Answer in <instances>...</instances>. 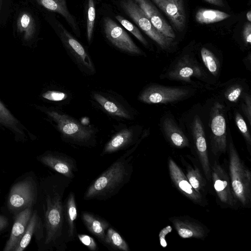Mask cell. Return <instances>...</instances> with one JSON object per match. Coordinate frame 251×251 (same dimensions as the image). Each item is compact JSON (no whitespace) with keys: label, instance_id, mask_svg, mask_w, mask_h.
Instances as JSON below:
<instances>
[{"label":"cell","instance_id":"1","mask_svg":"<svg viewBox=\"0 0 251 251\" xmlns=\"http://www.w3.org/2000/svg\"><path fill=\"white\" fill-rule=\"evenodd\" d=\"M119 158L96 179L84 195L85 200H106L118 193L129 180L132 166L129 158Z\"/></svg>","mask_w":251,"mask_h":251},{"label":"cell","instance_id":"2","mask_svg":"<svg viewBox=\"0 0 251 251\" xmlns=\"http://www.w3.org/2000/svg\"><path fill=\"white\" fill-rule=\"evenodd\" d=\"M44 112L65 142L87 147L96 146L97 131L92 126L85 125L60 110L47 109Z\"/></svg>","mask_w":251,"mask_h":251},{"label":"cell","instance_id":"3","mask_svg":"<svg viewBox=\"0 0 251 251\" xmlns=\"http://www.w3.org/2000/svg\"><path fill=\"white\" fill-rule=\"evenodd\" d=\"M65 181L62 184L55 185L51 192L46 196V209L45 213V226L46 235L45 244L55 245L61 243L64 245L63 235V224L64 205L62 198L66 188Z\"/></svg>","mask_w":251,"mask_h":251},{"label":"cell","instance_id":"4","mask_svg":"<svg viewBox=\"0 0 251 251\" xmlns=\"http://www.w3.org/2000/svg\"><path fill=\"white\" fill-rule=\"evenodd\" d=\"M229 174L231 188L235 200L247 206L251 200V173L244 165L228 134Z\"/></svg>","mask_w":251,"mask_h":251},{"label":"cell","instance_id":"5","mask_svg":"<svg viewBox=\"0 0 251 251\" xmlns=\"http://www.w3.org/2000/svg\"><path fill=\"white\" fill-rule=\"evenodd\" d=\"M90 97L97 107L113 118L131 121L136 117V110L123 97L112 91L94 90Z\"/></svg>","mask_w":251,"mask_h":251},{"label":"cell","instance_id":"6","mask_svg":"<svg viewBox=\"0 0 251 251\" xmlns=\"http://www.w3.org/2000/svg\"><path fill=\"white\" fill-rule=\"evenodd\" d=\"M195 92V89L191 87L168 86L152 83L142 90L138 100L148 104H168L184 100Z\"/></svg>","mask_w":251,"mask_h":251},{"label":"cell","instance_id":"7","mask_svg":"<svg viewBox=\"0 0 251 251\" xmlns=\"http://www.w3.org/2000/svg\"><path fill=\"white\" fill-rule=\"evenodd\" d=\"M208 73L200 63L189 54L177 58L169 66L161 78L192 84V77L209 82Z\"/></svg>","mask_w":251,"mask_h":251},{"label":"cell","instance_id":"8","mask_svg":"<svg viewBox=\"0 0 251 251\" xmlns=\"http://www.w3.org/2000/svg\"><path fill=\"white\" fill-rule=\"evenodd\" d=\"M226 107L215 101L210 109L208 128L211 151L215 155L224 153L227 146Z\"/></svg>","mask_w":251,"mask_h":251},{"label":"cell","instance_id":"9","mask_svg":"<svg viewBox=\"0 0 251 251\" xmlns=\"http://www.w3.org/2000/svg\"><path fill=\"white\" fill-rule=\"evenodd\" d=\"M120 5L138 26L162 49L168 50L170 48L174 39L165 36L158 31L136 2L133 0H122Z\"/></svg>","mask_w":251,"mask_h":251},{"label":"cell","instance_id":"10","mask_svg":"<svg viewBox=\"0 0 251 251\" xmlns=\"http://www.w3.org/2000/svg\"><path fill=\"white\" fill-rule=\"evenodd\" d=\"M57 30L64 46L80 71L87 75L96 73L94 64L83 46L58 23Z\"/></svg>","mask_w":251,"mask_h":251},{"label":"cell","instance_id":"11","mask_svg":"<svg viewBox=\"0 0 251 251\" xmlns=\"http://www.w3.org/2000/svg\"><path fill=\"white\" fill-rule=\"evenodd\" d=\"M37 187L35 182L29 178L19 181L10 189L7 206L12 212L22 211L32 207L36 200Z\"/></svg>","mask_w":251,"mask_h":251},{"label":"cell","instance_id":"12","mask_svg":"<svg viewBox=\"0 0 251 251\" xmlns=\"http://www.w3.org/2000/svg\"><path fill=\"white\" fill-rule=\"evenodd\" d=\"M190 130L196 153L206 179L211 180L210 163L205 127L201 117L196 114L190 124Z\"/></svg>","mask_w":251,"mask_h":251},{"label":"cell","instance_id":"13","mask_svg":"<svg viewBox=\"0 0 251 251\" xmlns=\"http://www.w3.org/2000/svg\"><path fill=\"white\" fill-rule=\"evenodd\" d=\"M103 28L107 39L119 50L132 55L143 54L126 32L109 17L104 18Z\"/></svg>","mask_w":251,"mask_h":251},{"label":"cell","instance_id":"14","mask_svg":"<svg viewBox=\"0 0 251 251\" xmlns=\"http://www.w3.org/2000/svg\"><path fill=\"white\" fill-rule=\"evenodd\" d=\"M211 178L216 195L223 204L232 206L235 202L232 192L229 176L216 160L211 166Z\"/></svg>","mask_w":251,"mask_h":251},{"label":"cell","instance_id":"15","mask_svg":"<svg viewBox=\"0 0 251 251\" xmlns=\"http://www.w3.org/2000/svg\"><path fill=\"white\" fill-rule=\"evenodd\" d=\"M141 129L142 127L138 125L122 128L106 143L101 156L117 152L135 144L140 136Z\"/></svg>","mask_w":251,"mask_h":251},{"label":"cell","instance_id":"16","mask_svg":"<svg viewBox=\"0 0 251 251\" xmlns=\"http://www.w3.org/2000/svg\"><path fill=\"white\" fill-rule=\"evenodd\" d=\"M46 166L68 178H73L77 171L76 161L68 155L57 152L46 153L38 157Z\"/></svg>","mask_w":251,"mask_h":251},{"label":"cell","instance_id":"17","mask_svg":"<svg viewBox=\"0 0 251 251\" xmlns=\"http://www.w3.org/2000/svg\"><path fill=\"white\" fill-rule=\"evenodd\" d=\"M168 170L172 181L179 192L194 203L201 205H205L203 196L193 189L186 175L171 158L168 160Z\"/></svg>","mask_w":251,"mask_h":251},{"label":"cell","instance_id":"18","mask_svg":"<svg viewBox=\"0 0 251 251\" xmlns=\"http://www.w3.org/2000/svg\"><path fill=\"white\" fill-rule=\"evenodd\" d=\"M161 127L165 137L172 146L179 149L189 147L188 138L172 116H164L161 120Z\"/></svg>","mask_w":251,"mask_h":251},{"label":"cell","instance_id":"19","mask_svg":"<svg viewBox=\"0 0 251 251\" xmlns=\"http://www.w3.org/2000/svg\"><path fill=\"white\" fill-rule=\"evenodd\" d=\"M170 19L176 29L182 31L185 26L186 16L182 0H151Z\"/></svg>","mask_w":251,"mask_h":251},{"label":"cell","instance_id":"20","mask_svg":"<svg viewBox=\"0 0 251 251\" xmlns=\"http://www.w3.org/2000/svg\"><path fill=\"white\" fill-rule=\"evenodd\" d=\"M32 213V207H29L16 215L10 237L3 249L4 251H14L25 231Z\"/></svg>","mask_w":251,"mask_h":251},{"label":"cell","instance_id":"21","mask_svg":"<svg viewBox=\"0 0 251 251\" xmlns=\"http://www.w3.org/2000/svg\"><path fill=\"white\" fill-rule=\"evenodd\" d=\"M182 238H203L207 232V229L196 222L184 217H174L169 219Z\"/></svg>","mask_w":251,"mask_h":251},{"label":"cell","instance_id":"22","mask_svg":"<svg viewBox=\"0 0 251 251\" xmlns=\"http://www.w3.org/2000/svg\"><path fill=\"white\" fill-rule=\"evenodd\" d=\"M146 14L153 26L162 34L173 39L176 37L172 26L156 7L148 0H134Z\"/></svg>","mask_w":251,"mask_h":251},{"label":"cell","instance_id":"23","mask_svg":"<svg viewBox=\"0 0 251 251\" xmlns=\"http://www.w3.org/2000/svg\"><path fill=\"white\" fill-rule=\"evenodd\" d=\"M81 216L87 229L104 244L105 233L109 227V223L100 217L89 212H82Z\"/></svg>","mask_w":251,"mask_h":251},{"label":"cell","instance_id":"24","mask_svg":"<svg viewBox=\"0 0 251 251\" xmlns=\"http://www.w3.org/2000/svg\"><path fill=\"white\" fill-rule=\"evenodd\" d=\"M40 6L49 11L56 12L61 15L67 20L74 32H78V27L75 19L70 13L65 0H35Z\"/></svg>","mask_w":251,"mask_h":251},{"label":"cell","instance_id":"25","mask_svg":"<svg viewBox=\"0 0 251 251\" xmlns=\"http://www.w3.org/2000/svg\"><path fill=\"white\" fill-rule=\"evenodd\" d=\"M17 30L25 41H29L35 36L36 26L35 20L27 11L21 12L16 21Z\"/></svg>","mask_w":251,"mask_h":251},{"label":"cell","instance_id":"26","mask_svg":"<svg viewBox=\"0 0 251 251\" xmlns=\"http://www.w3.org/2000/svg\"><path fill=\"white\" fill-rule=\"evenodd\" d=\"M64 213L67 225V239L69 241L74 240L75 238V221L77 215L75 196L73 192H70L67 198L66 203L64 204Z\"/></svg>","mask_w":251,"mask_h":251},{"label":"cell","instance_id":"27","mask_svg":"<svg viewBox=\"0 0 251 251\" xmlns=\"http://www.w3.org/2000/svg\"><path fill=\"white\" fill-rule=\"evenodd\" d=\"M200 56L204 68L207 72L215 77H219L221 64L216 55L207 48L202 47L200 50Z\"/></svg>","mask_w":251,"mask_h":251},{"label":"cell","instance_id":"28","mask_svg":"<svg viewBox=\"0 0 251 251\" xmlns=\"http://www.w3.org/2000/svg\"><path fill=\"white\" fill-rule=\"evenodd\" d=\"M246 89V86L243 82L236 80L225 86L222 91V96L224 100L228 103L236 104L240 101L243 95L247 92Z\"/></svg>","mask_w":251,"mask_h":251},{"label":"cell","instance_id":"29","mask_svg":"<svg viewBox=\"0 0 251 251\" xmlns=\"http://www.w3.org/2000/svg\"><path fill=\"white\" fill-rule=\"evenodd\" d=\"M230 15L224 12L214 9H201L195 15L196 21L201 24H210L223 21Z\"/></svg>","mask_w":251,"mask_h":251},{"label":"cell","instance_id":"30","mask_svg":"<svg viewBox=\"0 0 251 251\" xmlns=\"http://www.w3.org/2000/svg\"><path fill=\"white\" fill-rule=\"evenodd\" d=\"M40 222L36 211H34L22 238L14 251H22L26 248L31 241L32 235L39 227Z\"/></svg>","mask_w":251,"mask_h":251},{"label":"cell","instance_id":"31","mask_svg":"<svg viewBox=\"0 0 251 251\" xmlns=\"http://www.w3.org/2000/svg\"><path fill=\"white\" fill-rule=\"evenodd\" d=\"M186 168V176L193 189L199 194L202 195L205 192V181L197 167H192L185 163Z\"/></svg>","mask_w":251,"mask_h":251},{"label":"cell","instance_id":"32","mask_svg":"<svg viewBox=\"0 0 251 251\" xmlns=\"http://www.w3.org/2000/svg\"><path fill=\"white\" fill-rule=\"evenodd\" d=\"M0 124L15 133L23 134L19 122L0 100Z\"/></svg>","mask_w":251,"mask_h":251},{"label":"cell","instance_id":"33","mask_svg":"<svg viewBox=\"0 0 251 251\" xmlns=\"http://www.w3.org/2000/svg\"><path fill=\"white\" fill-rule=\"evenodd\" d=\"M104 244L111 248L123 251H129V248L124 239L112 227H109L105 233Z\"/></svg>","mask_w":251,"mask_h":251},{"label":"cell","instance_id":"34","mask_svg":"<svg viewBox=\"0 0 251 251\" xmlns=\"http://www.w3.org/2000/svg\"><path fill=\"white\" fill-rule=\"evenodd\" d=\"M234 119L235 125L244 138L249 151H250L251 147V135L246 122L241 114L236 110L234 112Z\"/></svg>","mask_w":251,"mask_h":251},{"label":"cell","instance_id":"35","mask_svg":"<svg viewBox=\"0 0 251 251\" xmlns=\"http://www.w3.org/2000/svg\"><path fill=\"white\" fill-rule=\"evenodd\" d=\"M42 97L49 101L65 103L69 101L70 96L68 92L63 90H51L43 93Z\"/></svg>","mask_w":251,"mask_h":251},{"label":"cell","instance_id":"36","mask_svg":"<svg viewBox=\"0 0 251 251\" xmlns=\"http://www.w3.org/2000/svg\"><path fill=\"white\" fill-rule=\"evenodd\" d=\"M115 18L125 28L130 31L143 45L146 47L148 46V42L135 25L120 15H117Z\"/></svg>","mask_w":251,"mask_h":251},{"label":"cell","instance_id":"37","mask_svg":"<svg viewBox=\"0 0 251 251\" xmlns=\"http://www.w3.org/2000/svg\"><path fill=\"white\" fill-rule=\"evenodd\" d=\"M96 17V10L94 0H88L87 17V36L89 42L91 40Z\"/></svg>","mask_w":251,"mask_h":251},{"label":"cell","instance_id":"38","mask_svg":"<svg viewBox=\"0 0 251 251\" xmlns=\"http://www.w3.org/2000/svg\"><path fill=\"white\" fill-rule=\"evenodd\" d=\"M241 108L244 116L247 118L249 125L251 126V95L246 92L242 96L240 101Z\"/></svg>","mask_w":251,"mask_h":251},{"label":"cell","instance_id":"39","mask_svg":"<svg viewBox=\"0 0 251 251\" xmlns=\"http://www.w3.org/2000/svg\"><path fill=\"white\" fill-rule=\"evenodd\" d=\"M77 237L79 241L91 251H96L98 246L95 239L92 237L82 234H78Z\"/></svg>","mask_w":251,"mask_h":251},{"label":"cell","instance_id":"40","mask_svg":"<svg viewBox=\"0 0 251 251\" xmlns=\"http://www.w3.org/2000/svg\"><path fill=\"white\" fill-rule=\"evenodd\" d=\"M172 227L171 226H167L163 228L159 232V239L160 244L163 248H166L167 246V243L166 240V237L167 234L171 232Z\"/></svg>","mask_w":251,"mask_h":251},{"label":"cell","instance_id":"41","mask_svg":"<svg viewBox=\"0 0 251 251\" xmlns=\"http://www.w3.org/2000/svg\"><path fill=\"white\" fill-rule=\"evenodd\" d=\"M243 36L244 41L247 45L251 44V24L247 23L244 28L243 31Z\"/></svg>","mask_w":251,"mask_h":251},{"label":"cell","instance_id":"42","mask_svg":"<svg viewBox=\"0 0 251 251\" xmlns=\"http://www.w3.org/2000/svg\"><path fill=\"white\" fill-rule=\"evenodd\" d=\"M8 225V219L3 215H0V231L5 228Z\"/></svg>","mask_w":251,"mask_h":251},{"label":"cell","instance_id":"43","mask_svg":"<svg viewBox=\"0 0 251 251\" xmlns=\"http://www.w3.org/2000/svg\"><path fill=\"white\" fill-rule=\"evenodd\" d=\"M207 2L218 6H223L224 2L222 0H204Z\"/></svg>","mask_w":251,"mask_h":251},{"label":"cell","instance_id":"44","mask_svg":"<svg viewBox=\"0 0 251 251\" xmlns=\"http://www.w3.org/2000/svg\"><path fill=\"white\" fill-rule=\"evenodd\" d=\"M244 64L246 66V68L249 70H251V55L249 54L248 56V60L246 59V61H244Z\"/></svg>","mask_w":251,"mask_h":251},{"label":"cell","instance_id":"45","mask_svg":"<svg viewBox=\"0 0 251 251\" xmlns=\"http://www.w3.org/2000/svg\"><path fill=\"white\" fill-rule=\"evenodd\" d=\"M246 17H247V20L250 22H251V11L250 10L249 11L247 14H246Z\"/></svg>","mask_w":251,"mask_h":251},{"label":"cell","instance_id":"46","mask_svg":"<svg viewBox=\"0 0 251 251\" xmlns=\"http://www.w3.org/2000/svg\"><path fill=\"white\" fill-rule=\"evenodd\" d=\"M1 1H2V0H0V7L1 5Z\"/></svg>","mask_w":251,"mask_h":251}]
</instances>
